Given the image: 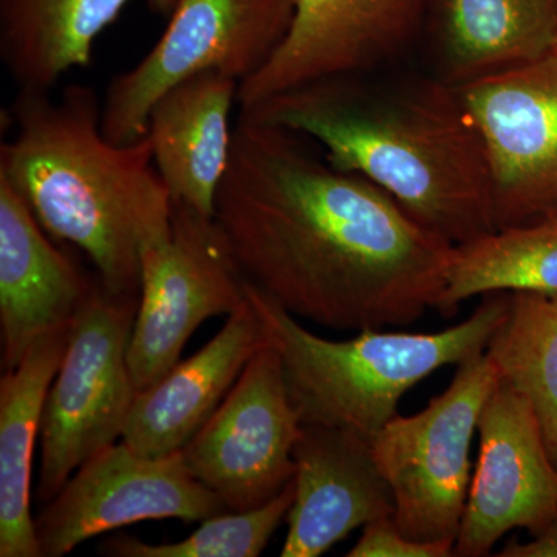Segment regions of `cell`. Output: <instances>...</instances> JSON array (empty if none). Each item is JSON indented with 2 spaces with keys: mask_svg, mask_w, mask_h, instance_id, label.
Here are the masks:
<instances>
[{
  "mask_svg": "<svg viewBox=\"0 0 557 557\" xmlns=\"http://www.w3.org/2000/svg\"><path fill=\"white\" fill-rule=\"evenodd\" d=\"M287 35L240 83L249 109L313 81L364 75L394 60L426 25L429 0H293Z\"/></svg>",
  "mask_w": 557,
  "mask_h": 557,
  "instance_id": "12",
  "label": "cell"
},
{
  "mask_svg": "<svg viewBox=\"0 0 557 557\" xmlns=\"http://www.w3.org/2000/svg\"><path fill=\"white\" fill-rule=\"evenodd\" d=\"M456 542H418L399 531L394 519L373 520L362 528L361 537L347 557H450Z\"/></svg>",
  "mask_w": 557,
  "mask_h": 557,
  "instance_id": "24",
  "label": "cell"
},
{
  "mask_svg": "<svg viewBox=\"0 0 557 557\" xmlns=\"http://www.w3.org/2000/svg\"><path fill=\"white\" fill-rule=\"evenodd\" d=\"M240 83L203 72L161 95L149 113L153 164L172 203L214 218L219 190L228 172L234 129L231 110Z\"/></svg>",
  "mask_w": 557,
  "mask_h": 557,
  "instance_id": "17",
  "label": "cell"
},
{
  "mask_svg": "<svg viewBox=\"0 0 557 557\" xmlns=\"http://www.w3.org/2000/svg\"><path fill=\"white\" fill-rule=\"evenodd\" d=\"M69 327L36 341L0 379V557H42L32 516L33 456Z\"/></svg>",
  "mask_w": 557,
  "mask_h": 557,
  "instance_id": "20",
  "label": "cell"
},
{
  "mask_svg": "<svg viewBox=\"0 0 557 557\" xmlns=\"http://www.w3.org/2000/svg\"><path fill=\"white\" fill-rule=\"evenodd\" d=\"M267 343L262 319L248 299L207 346L178 361L159 383L138 392L121 440L143 456L178 453L218 410Z\"/></svg>",
  "mask_w": 557,
  "mask_h": 557,
  "instance_id": "16",
  "label": "cell"
},
{
  "mask_svg": "<svg viewBox=\"0 0 557 557\" xmlns=\"http://www.w3.org/2000/svg\"><path fill=\"white\" fill-rule=\"evenodd\" d=\"M134 0H0V60L17 90L50 91L87 67L95 42ZM170 16L177 0H146Z\"/></svg>",
  "mask_w": 557,
  "mask_h": 557,
  "instance_id": "19",
  "label": "cell"
},
{
  "mask_svg": "<svg viewBox=\"0 0 557 557\" xmlns=\"http://www.w3.org/2000/svg\"><path fill=\"white\" fill-rule=\"evenodd\" d=\"M480 456L454 556L483 557L508 531L531 536L557 516V467L522 394L500 381L479 420Z\"/></svg>",
  "mask_w": 557,
  "mask_h": 557,
  "instance_id": "13",
  "label": "cell"
},
{
  "mask_svg": "<svg viewBox=\"0 0 557 557\" xmlns=\"http://www.w3.org/2000/svg\"><path fill=\"white\" fill-rule=\"evenodd\" d=\"M214 219L245 281L333 330L416 324L437 309L454 255L309 138L242 113Z\"/></svg>",
  "mask_w": 557,
  "mask_h": 557,
  "instance_id": "1",
  "label": "cell"
},
{
  "mask_svg": "<svg viewBox=\"0 0 557 557\" xmlns=\"http://www.w3.org/2000/svg\"><path fill=\"white\" fill-rule=\"evenodd\" d=\"M247 295L276 348L289 399L302 423L358 432L369 440L398 416L399 399L435 370L485 351L507 317L509 293H490L474 313L437 333L364 329L355 338L314 335L247 281Z\"/></svg>",
  "mask_w": 557,
  "mask_h": 557,
  "instance_id": "4",
  "label": "cell"
},
{
  "mask_svg": "<svg viewBox=\"0 0 557 557\" xmlns=\"http://www.w3.org/2000/svg\"><path fill=\"white\" fill-rule=\"evenodd\" d=\"M293 457L295 502L282 557L322 556L358 528L394 516V496L372 440L348 429L302 423Z\"/></svg>",
  "mask_w": 557,
  "mask_h": 557,
  "instance_id": "14",
  "label": "cell"
},
{
  "mask_svg": "<svg viewBox=\"0 0 557 557\" xmlns=\"http://www.w3.org/2000/svg\"><path fill=\"white\" fill-rule=\"evenodd\" d=\"M460 90L485 141L496 230L557 219V46Z\"/></svg>",
  "mask_w": 557,
  "mask_h": 557,
  "instance_id": "10",
  "label": "cell"
},
{
  "mask_svg": "<svg viewBox=\"0 0 557 557\" xmlns=\"http://www.w3.org/2000/svg\"><path fill=\"white\" fill-rule=\"evenodd\" d=\"M485 354L502 381L533 406L557 467V295L509 293L507 317Z\"/></svg>",
  "mask_w": 557,
  "mask_h": 557,
  "instance_id": "22",
  "label": "cell"
},
{
  "mask_svg": "<svg viewBox=\"0 0 557 557\" xmlns=\"http://www.w3.org/2000/svg\"><path fill=\"white\" fill-rule=\"evenodd\" d=\"M500 372L485 351L457 364L448 388L413 416H397L372 440L391 486L392 519L418 542H456L471 486V445Z\"/></svg>",
  "mask_w": 557,
  "mask_h": 557,
  "instance_id": "6",
  "label": "cell"
},
{
  "mask_svg": "<svg viewBox=\"0 0 557 557\" xmlns=\"http://www.w3.org/2000/svg\"><path fill=\"white\" fill-rule=\"evenodd\" d=\"M228 511L186 468L182 453L143 456L123 440L90 457L36 518L42 557L143 520H201Z\"/></svg>",
  "mask_w": 557,
  "mask_h": 557,
  "instance_id": "11",
  "label": "cell"
},
{
  "mask_svg": "<svg viewBox=\"0 0 557 557\" xmlns=\"http://www.w3.org/2000/svg\"><path fill=\"white\" fill-rule=\"evenodd\" d=\"M500 292L557 295V219L496 230L454 247L435 310L456 317L465 300Z\"/></svg>",
  "mask_w": 557,
  "mask_h": 557,
  "instance_id": "21",
  "label": "cell"
},
{
  "mask_svg": "<svg viewBox=\"0 0 557 557\" xmlns=\"http://www.w3.org/2000/svg\"><path fill=\"white\" fill-rule=\"evenodd\" d=\"M94 282L47 237L25 200L0 177L3 369L16 368L36 341L67 329Z\"/></svg>",
  "mask_w": 557,
  "mask_h": 557,
  "instance_id": "15",
  "label": "cell"
},
{
  "mask_svg": "<svg viewBox=\"0 0 557 557\" xmlns=\"http://www.w3.org/2000/svg\"><path fill=\"white\" fill-rule=\"evenodd\" d=\"M295 502V480L278 496L248 511H225L201 520L188 537L148 544L132 536L104 539L101 555L112 557H258Z\"/></svg>",
  "mask_w": 557,
  "mask_h": 557,
  "instance_id": "23",
  "label": "cell"
},
{
  "mask_svg": "<svg viewBox=\"0 0 557 557\" xmlns=\"http://www.w3.org/2000/svg\"><path fill=\"white\" fill-rule=\"evenodd\" d=\"M101 112L97 91L81 84L58 101L17 90L0 177L50 237L87 255L110 295L139 298L143 251L170 237L174 203L148 135L115 145L102 134Z\"/></svg>",
  "mask_w": 557,
  "mask_h": 557,
  "instance_id": "3",
  "label": "cell"
},
{
  "mask_svg": "<svg viewBox=\"0 0 557 557\" xmlns=\"http://www.w3.org/2000/svg\"><path fill=\"white\" fill-rule=\"evenodd\" d=\"M138 300L110 295L97 277L70 322L44 405L39 504H49L90 457L123 438L138 394L127 359Z\"/></svg>",
  "mask_w": 557,
  "mask_h": 557,
  "instance_id": "5",
  "label": "cell"
},
{
  "mask_svg": "<svg viewBox=\"0 0 557 557\" xmlns=\"http://www.w3.org/2000/svg\"><path fill=\"white\" fill-rule=\"evenodd\" d=\"M293 10V0H177L156 46L109 84L102 134L115 145L146 137L161 95L200 73L251 78L284 40Z\"/></svg>",
  "mask_w": 557,
  "mask_h": 557,
  "instance_id": "7",
  "label": "cell"
},
{
  "mask_svg": "<svg viewBox=\"0 0 557 557\" xmlns=\"http://www.w3.org/2000/svg\"><path fill=\"white\" fill-rule=\"evenodd\" d=\"M438 79L467 87L557 46V0H429Z\"/></svg>",
  "mask_w": 557,
  "mask_h": 557,
  "instance_id": "18",
  "label": "cell"
},
{
  "mask_svg": "<svg viewBox=\"0 0 557 557\" xmlns=\"http://www.w3.org/2000/svg\"><path fill=\"white\" fill-rule=\"evenodd\" d=\"M300 428L281 358L269 341L180 453L193 478L228 511H248L295 480Z\"/></svg>",
  "mask_w": 557,
  "mask_h": 557,
  "instance_id": "9",
  "label": "cell"
},
{
  "mask_svg": "<svg viewBox=\"0 0 557 557\" xmlns=\"http://www.w3.org/2000/svg\"><path fill=\"white\" fill-rule=\"evenodd\" d=\"M369 75L313 81L240 113L309 138L333 168L369 180L454 247L496 231L493 172L461 90Z\"/></svg>",
  "mask_w": 557,
  "mask_h": 557,
  "instance_id": "2",
  "label": "cell"
},
{
  "mask_svg": "<svg viewBox=\"0 0 557 557\" xmlns=\"http://www.w3.org/2000/svg\"><path fill=\"white\" fill-rule=\"evenodd\" d=\"M247 302V281L215 219L174 203L170 237L141 256L127 351L137 391L152 387L177 364L205 321L231 317Z\"/></svg>",
  "mask_w": 557,
  "mask_h": 557,
  "instance_id": "8",
  "label": "cell"
},
{
  "mask_svg": "<svg viewBox=\"0 0 557 557\" xmlns=\"http://www.w3.org/2000/svg\"><path fill=\"white\" fill-rule=\"evenodd\" d=\"M502 557H557V516L530 542L511 541L498 553Z\"/></svg>",
  "mask_w": 557,
  "mask_h": 557,
  "instance_id": "25",
  "label": "cell"
}]
</instances>
